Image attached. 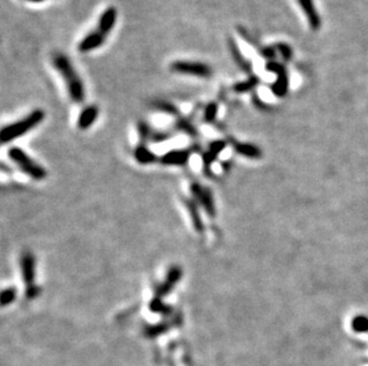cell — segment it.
Returning <instances> with one entry per match:
<instances>
[{
	"label": "cell",
	"instance_id": "cell-3",
	"mask_svg": "<svg viewBox=\"0 0 368 366\" xmlns=\"http://www.w3.org/2000/svg\"><path fill=\"white\" fill-rule=\"evenodd\" d=\"M7 155L8 158L12 160L17 167L21 169L25 175L29 176L30 179L35 180V181H42L48 176L46 169L42 167L41 164H38L36 160H33L23 149L12 146V148L8 149Z\"/></svg>",
	"mask_w": 368,
	"mask_h": 366
},
{
	"label": "cell",
	"instance_id": "cell-17",
	"mask_svg": "<svg viewBox=\"0 0 368 366\" xmlns=\"http://www.w3.org/2000/svg\"><path fill=\"white\" fill-rule=\"evenodd\" d=\"M151 105L154 106V108L157 109L160 112H164V113L170 114V115H178L179 114V108L175 105H173L170 101L165 100H156L154 101Z\"/></svg>",
	"mask_w": 368,
	"mask_h": 366
},
{
	"label": "cell",
	"instance_id": "cell-25",
	"mask_svg": "<svg viewBox=\"0 0 368 366\" xmlns=\"http://www.w3.org/2000/svg\"><path fill=\"white\" fill-rule=\"evenodd\" d=\"M226 145H227L226 140H223V139L213 140L211 144L209 145V149H207V151H209V153L211 155H213L215 157H217L218 155L222 153V151H224V149L226 148Z\"/></svg>",
	"mask_w": 368,
	"mask_h": 366
},
{
	"label": "cell",
	"instance_id": "cell-6",
	"mask_svg": "<svg viewBox=\"0 0 368 366\" xmlns=\"http://www.w3.org/2000/svg\"><path fill=\"white\" fill-rule=\"evenodd\" d=\"M182 278V269L178 265H173L168 269L167 274H166L165 281L159 284L155 289V295L154 296L164 298L168 294L173 291L175 286L180 282Z\"/></svg>",
	"mask_w": 368,
	"mask_h": 366
},
{
	"label": "cell",
	"instance_id": "cell-24",
	"mask_svg": "<svg viewBox=\"0 0 368 366\" xmlns=\"http://www.w3.org/2000/svg\"><path fill=\"white\" fill-rule=\"evenodd\" d=\"M137 130H139L140 138H141V143H143V144H147V142L148 140H150L151 134H153V131H151L150 126H149L145 122H140L139 126H137Z\"/></svg>",
	"mask_w": 368,
	"mask_h": 366
},
{
	"label": "cell",
	"instance_id": "cell-2",
	"mask_svg": "<svg viewBox=\"0 0 368 366\" xmlns=\"http://www.w3.org/2000/svg\"><path fill=\"white\" fill-rule=\"evenodd\" d=\"M44 118H46V113H44L43 109L37 108L32 111L31 113L25 115L23 119L17 120V122L10 124V125L4 126L1 132H0L1 144L5 145L27 134L28 132L33 130L36 126L43 122Z\"/></svg>",
	"mask_w": 368,
	"mask_h": 366
},
{
	"label": "cell",
	"instance_id": "cell-22",
	"mask_svg": "<svg viewBox=\"0 0 368 366\" xmlns=\"http://www.w3.org/2000/svg\"><path fill=\"white\" fill-rule=\"evenodd\" d=\"M258 82V80H256V78H249L247 81H243V82H237L232 86V91L236 93H246L248 91H252L255 86H256Z\"/></svg>",
	"mask_w": 368,
	"mask_h": 366
},
{
	"label": "cell",
	"instance_id": "cell-18",
	"mask_svg": "<svg viewBox=\"0 0 368 366\" xmlns=\"http://www.w3.org/2000/svg\"><path fill=\"white\" fill-rule=\"evenodd\" d=\"M170 328V322H160L156 323V325L153 326H148L147 328L144 329V334L148 338H156L160 334H164L168 329Z\"/></svg>",
	"mask_w": 368,
	"mask_h": 366
},
{
	"label": "cell",
	"instance_id": "cell-4",
	"mask_svg": "<svg viewBox=\"0 0 368 366\" xmlns=\"http://www.w3.org/2000/svg\"><path fill=\"white\" fill-rule=\"evenodd\" d=\"M170 70L176 74L191 75L197 78H210L212 75L211 67L207 66L203 62H193V61H174L170 64Z\"/></svg>",
	"mask_w": 368,
	"mask_h": 366
},
{
	"label": "cell",
	"instance_id": "cell-8",
	"mask_svg": "<svg viewBox=\"0 0 368 366\" xmlns=\"http://www.w3.org/2000/svg\"><path fill=\"white\" fill-rule=\"evenodd\" d=\"M192 151L190 149H175L160 157V163L166 167H184L190 160Z\"/></svg>",
	"mask_w": 368,
	"mask_h": 366
},
{
	"label": "cell",
	"instance_id": "cell-5",
	"mask_svg": "<svg viewBox=\"0 0 368 366\" xmlns=\"http://www.w3.org/2000/svg\"><path fill=\"white\" fill-rule=\"evenodd\" d=\"M191 193H192L193 200L199 205V206L203 207L205 213L210 216V218H215L217 209H216L215 205V198L212 195V191L209 188L204 187L200 183H192L190 187Z\"/></svg>",
	"mask_w": 368,
	"mask_h": 366
},
{
	"label": "cell",
	"instance_id": "cell-20",
	"mask_svg": "<svg viewBox=\"0 0 368 366\" xmlns=\"http://www.w3.org/2000/svg\"><path fill=\"white\" fill-rule=\"evenodd\" d=\"M218 114V104L215 101L209 103L204 109V122L207 124L215 123Z\"/></svg>",
	"mask_w": 368,
	"mask_h": 366
},
{
	"label": "cell",
	"instance_id": "cell-27",
	"mask_svg": "<svg viewBox=\"0 0 368 366\" xmlns=\"http://www.w3.org/2000/svg\"><path fill=\"white\" fill-rule=\"evenodd\" d=\"M37 295H38V288L36 286L29 287V288H27V290H25V296H27L28 300H32V298H35Z\"/></svg>",
	"mask_w": 368,
	"mask_h": 366
},
{
	"label": "cell",
	"instance_id": "cell-10",
	"mask_svg": "<svg viewBox=\"0 0 368 366\" xmlns=\"http://www.w3.org/2000/svg\"><path fill=\"white\" fill-rule=\"evenodd\" d=\"M117 10L116 7H108L106 10L103 11V13L99 17V21H98V27L97 30L100 33H103L104 36L108 37L109 33L111 32L112 29L114 27L117 22Z\"/></svg>",
	"mask_w": 368,
	"mask_h": 366
},
{
	"label": "cell",
	"instance_id": "cell-26",
	"mask_svg": "<svg viewBox=\"0 0 368 366\" xmlns=\"http://www.w3.org/2000/svg\"><path fill=\"white\" fill-rule=\"evenodd\" d=\"M170 137H172V136H170V132L153 131V134H151L150 140L154 143H161V142H165V140H168Z\"/></svg>",
	"mask_w": 368,
	"mask_h": 366
},
{
	"label": "cell",
	"instance_id": "cell-14",
	"mask_svg": "<svg viewBox=\"0 0 368 366\" xmlns=\"http://www.w3.org/2000/svg\"><path fill=\"white\" fill-rule=\"evenodd\" d=\"M234 149L237 154L251 159H258L262 157V151L258 146L251 143H235Z\"/></svg>",
	"mask_w": 368,
	"mask_h": 366
},
{
	"label": "cell",
	"instance_id": "cell-12",
	"mask_svg": "<svg viewBox=\"0 0 368 366\" xmlns=\"http://www.w3.org/2000/svg\"><path fill=\"white\" fill-rule=\"evenodd\" d=\"M185 206L187 208L188 215H190L191 221H192L193 229L196 230L197 233H203L205 225L203 222V218L200 215V210H199V205L193 199H187L185 200Z\"/></svg>",
	"mask_w": 368,
	"mask_h": 366
},
{
	"label": "cell",
	"instance_id": "cell-13",
	"mask_svg": "<svg viewBox=\"0 0 368 366\" xmlns=\"http://www.w3.org/2000/svg\"><path fill=\"white\" fill-rule=\"evenodd\" d=\"M134 158L136 159L137 163H140V164L142 165L151 164V163H155L157 159H160L159 157H157V155L155 153H153V151L148 148L147 144H143V143H140V144L135 148Z\"/></svg>",
	"mask_w": 368,
	"mask_h": 366
},
{
	"label": "cell",
	"instance_id": "cell-9",
	"mask_svg": "<svg viewBox=\"0 0 368 366\" xmlns=\"http://www.w3.org/2000/svg\"><path fill=\"white\" fill-rule=\"evenodd\" d=\"M106 36H104L103 33H100L99 31H92L88 35H86L85 37L81 39L78 44L79 52L86 53L92 52V50L98 49L105 43Z\"/></svg>",
	"mask_w": 368,
	"mask_h": 366
},
{
	"label": "cell",
	"instance_id": "cell-15",
	"mask_svg": "<svg viewBox=\"0 0 368 366\" xmlns=\"http://www.w3.org/2000/svg\"><path fill=\"white\" fill-rule=\"evenodd\" d=\"M149 311L155 314H161L168 316L173 313V307L164 302V298L154 296L149 302Z\"/></svg>",
	"mask_w": 368,
	"mask_h": 366
},
{
	"label": "cell",
	"instance_id": "cell-19",
	"mask_svg": "<svg viewBox=\"0 0 368 366\" xmlns=\"http://www.w3.org/2000/svg\"><path fill=\"white\" fill-rule=\"evenodd\" d=\"M229 47H230V50H231V55H232V57H234V60L236 61V63H237L238 66H240L241 68H243L244 70L251 69V67L248 66V62L244 60L242 53L240 52V49H238L237 46H236L235 41L232 38L229 39Z\"/></svg>",
	"mask_w": 368,
	"mask_h": 366
},
{
	"label": "cell",
	"instance_id": "cell-16",
	"mask_svg": "<svg viewBox=\"0 0 368 366\" xmlns=\"http://www.w3.org/2000/svg\"><path fill=\"white\" fill-rule=\"evenodd\" d=\"M175 126L178 130H180L181 132H184V133L188 134V136H191V137L198 136V131H197L196 126L191 123V120L186 119V118H182V117L178 118Z\"/></svg>",
	"mask_w": 368,
	"mask_h": 366
},
{
	"label": "cell",
	"instance_id": "cell-23",
	"mask_svg": "<svg viewBox=\"0 0 368 366\" xmlns=\"http://www.w3.org/2000/svg\"><path fill=\"white\" fill-rule=\"evenodd\" d=\"M352 327L354 331L360 332V333L368 332V317L365 316V315H358V316H355L352 321Z\"/></svg>",
	"mask_w": 368,
	"mask_h": 366
},
{
	"label": "cell",
	"instance_id": "cell-21",
	"mask_svg": "<svg viewBox=\"0 0 368 366\" xmlns=\"http://www.w3.org/2000/svg\"><path fill=\"white\" fill-rule=\"evenodd\" d=\"M17 298V290L15 287H11V288H6L1 291V296H0V303L1 307H6L11 303H13Z\"/></svg>",
	"mask_w": 368,
	"mask_h": 366
},
{
	"label": "cell",
	"instance_id": "cell-11",
	"mask_svg": "<svg viewBox=\"0 0 368 366\" xmlns=\"http://www.w3.org/2000/svg\"><path fill=\"white\" fill-rule=\"evenodd\" d=\"M98 115H99V108H98L97 106L91 105L87 106L86 108H84L83 111H81V113L79 114L77 122L79 130H88V129L95 123V120L98 119Z\"/></svg>",
	"mask_w": 368,
	"mask_h": 366
},
{
	"label": "cell",
	"instance_id": "cell-28",
	"mask_svg": "<svg viewBox=\"0 0 368 366\" xmlns=\"http://www.w3.org/2000/svg\"><path fill=\"white\" fill-rule=\"evenodd\" d=\"M28 1H31V2H41V1H44V0H28Z\"/></svg>",
	"mask_w": 368,
	"mask_h": 366
},
{
	"label": "cell",
	"instance_id": "cell-7",
	"mask_svg": "<svg viewBox=\"0 0 368 366\" xmlns=\"http://www.w3.org/2000/svg\"><path fill=\"white\" fill-rule=\"evenodd\" d=\"M21 272L27 288L35 286L36 258L32 252L25 251L21 256Z\"/></svg>",
	"mask_w": 368,
	"mask_h": 366
},
{
	"label": "cell",
	"instance_id": "cell-1",
	"mask_svg": "<svg viewBox=\"0 0 368 366\" xmlns=\"http://www.w3.org/2000/svg\"><path fill=\"white\" fill-rule=\"evenodd\" d=\"M53 66H54L56 72L61 75V78H63L69 98H71L73 103H83L84 99H85V87H84L83 81H81L78 73L75 72L69 58L61 52L55 53L53 56Z\"/></svg>",
	"mask_w": 368,
	"mask_h": 366
}]
</instances>
